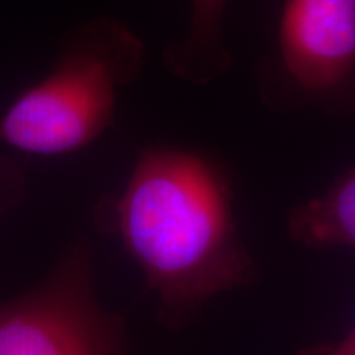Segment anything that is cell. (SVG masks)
<instances>
[{
    "mask_svg": "<svg viewBox=\"0 0 355 355\" xmlns=\"http://www.w3.org/2000/svg\"><path fill=\"white\" fill-rule=\"evenodd\" d=\"M104 219L141 268L158 298L159 321L171 329L186 326L217 293L254 278L235 229L227 180L194 150H141Z\"/></svg>",
    "mask_w": 355,
    "mask_h": 355,
    "instance_id": "6da1fadb",
    "label": "cell"
},
{
    "mask_svg": "<svg viewBox=\"0 0 355 355\" xmlns=\"http://www.w3.org/2000/svg\"><path fill=\"white\" fill-rule=\"evenodd\" d=\"M144 58V43L122 21L99 17L76 26L51 73L0 117V141L40 157L91 145L112 125L117 89L137 78Z\"/></svg>",
    "mask_w": 355,
    "mask_h": 355,
    "instance_id": "7a4b0ae2",
    "label": "cell"
},
{
    "mask_svg": "<svg viewBox=\"0 0 355 355\" xmlns=\"http://www.w3.org/2000/svg\"><path fill=\"white\" fill-rule=\"evenodd\" d=\"M0 355H127L123 319L97 301L86 241L32 291L0 304Z\"/></svg>",
    "mask_w": 355,
    "mask_h": 355,
    "instance_id": "3957f363",
    "label": "cell"
},
{
    "mask_svg": "<svg viewBox=\"0 0 355 355\" xmlns=\"http://www.w3.org/2000/svg\"><path fill=\"white\" fill-rule=\"evenodd\" d=\"M278 42L283 69L296 86L334 89L355 66V0H286Z\"/></svg>",
    "mask_w": 355,
    "mask_h": 355,
    "instance_id": "277c9868",
    "label": "cell"
},
{
    "mask_svg": "<svg viewBox=\"0 0 355 355\" xmlns=\"http://www.w3.org/2000/svg\"><path fill=\"white\" fill-rule=\"evenodd\" d=\"M227 0H191L189 30L165 48V63L178 78L206 83L229 64L222 44V17Z\"/></svg>",
    "mask_w": 355,
    "mask_h": 355,
    "instance_id": "5b68a950",
    "label": "cell"
},
{
    "mask_svg": "<svg viewBox=\"0 0 355 355\" xmlns=\"http://www.w3.org/2000/svg\"><path fill=\"white\" fill-rule=\"evenodd\" d=\"M290 234L308 245L355 248V168L290 216Z\"/></svg>",
    "mask_w": 355,
    "mask_h": 355,
    "instance_id": "8992f818",
    "label": "cell"
},
{
    "mask_svg": "<svg viewBox=\"0 0 355 355\" xmlns=\"http://www.w3.org/2000/svg\"><path fill=\"white\" fill-rule=\"evenodd\" d=\"M21 188H24V176L19 166L0 159V204L7 207L12 202L19 201Z\"/></svg>",
    "mask_w": 355,
    "mask_h": 355,
    "instance_id": "52a82bcc",
    "label": "cell"
},
{
    "mask_svg": "<svg viewBox=\"0 0 355 355\" xmlns=\"http://www.w3.org/2000/svg\"><path fill=\"white\" fill-rule=\"evenodd\" d=\"M298 355H355V327L339 343L314 345V347L303 349Z\"/></svg>",
    "mask_w": 355,
    "mask_h": 355,
    "instance_id": "ba28073f",
    "label": "cell"
}]
</instances>
